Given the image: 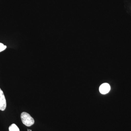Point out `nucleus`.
<instances>
[{"instance_id": "1", "label": "nucleus", "mask_w": 131, "mask_h": 131, "mask_svg": "<svg viewBox=\"0 0 131 131\" xmlns=\"http://www.w3.org/2000/svg\"><path fill=\"white\" fill-rule=\"evenodd\" d=\"M21 119L22 123L27 126H31L34 124L33 118L28 113L23 112L21 114Z\"/></svg>"}, {"instance_id": "2", "label": "nucleus", "mask_w": 131, "mask_h": 131, "mask_svg": "<svg viewBox=\"0 0 131 131\" xmlns=\"http://www.w3.org/2000/svg\"><path fill=\"white\" fill-rule=\"evenodd\" d=\"M6 101L3 91L0 88V110L4 111L6 107Z\"/></svg>"}, {"instance_id": "3", "label": "nucleus", "mask_w": 131, "mask_h": 131, "mask_svg": "<svg viewBox=\"0 0 131 131\" xmlns=\"http://www.w3.org/2000/svg\"><path fill=\"white\" fill-rule=\"evenodd\" d=\"M110 89V85L107 83H103L102 84L99 89V90L101 93L103 94H105L108 93Z\"/></svg>"}, {"instance_id": "4", "label": "nucleus", "mask_w": 131, "mask_h": 131, "mask_svg": "<svg viewBox=\"0 0 131 131\" xmlns=\"http://www.w3.org/2000/svg\"><path fill=\"white\" fill-rule=\"evenodd\" d=\"M9 131H20L18 127L15 124H13L9 127Z\"/></svg>"}, {"instance_id": "5", "label": "nucleus", "mask_w": 131, "mask_h": 131, "mask_svg": "<svg viewBox=\"0 0 131 131\" xmlns=\"http://www.w3.org/2000/svg\"><path fill=\"white\" fill-rule=\"evenodd\" d=\"M6 47V46L4 45L2 43H0V52L5 50Z\"/></svg>"}]
</instances>
